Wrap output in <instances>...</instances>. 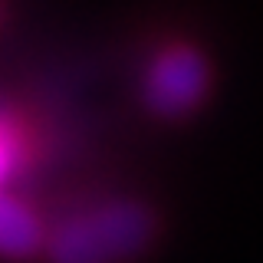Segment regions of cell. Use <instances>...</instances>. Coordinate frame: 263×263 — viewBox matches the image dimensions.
I'll return each instance as SVG.
<instances>
[{
    "label": "cell",
    "instance_id": "cell-1",
    "mask_svg": "<svg viewBox=\"0 0 263 263\" xmlns=\"http://www.w3.org/2000/svg\"><path fill=\"white\" fill-rule=\"evenodd\" d=\"M155 237V217L138 201H112L82 217H72L53 234V263H125Z\"/></svg>",
    "mask_w": 263,
    "mask_h": 263
},
{
    "label": "cell",
    "instance_id": "cell-2",
    "mask_svg": "<svg viewBox=\"0 0 263 263\" xmlns=\"http://www.w3.org/2000/svg\"><path fill=\"white\" fill-rule=\"evenodd\" d=\"M208 92V63L191 46L164 49L145 76V102L152 112L178 119Z\"/></svg>",
    "mask_w": 263,
    "mask_h": 263
},
{
    "label": "cell",
    "instance_id": "cell-3",
    "mask_svg": "<svg viewBox=\"0 0 263 263\" xmlns=\"http://www.w3.org/2000/svg\"><path fill=\"white\" fill-rule=\"evenodd\" d=\"M40 224L20 201L0 194V257L7 260H27L40 250Z\"/></svg>",
    "mask_w": 263,
    "mask_h": 263
},
{
    "label": "cell",
    "instance_id": "cell-4",
    "mask_svg": "<svg viewBox=\"0 0 263 263\" xmlns=\"http://www.w3.org/2000/svg\"><path fill=\"white\" fill-rule=\"evenodd\" d=\"M0 175H4V148H0Z\"/></svg>",
    "mask_w": 263,
    "mask_h": 263
}]
</instances>
